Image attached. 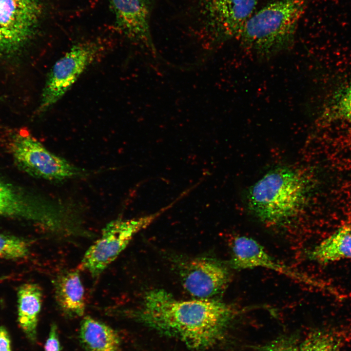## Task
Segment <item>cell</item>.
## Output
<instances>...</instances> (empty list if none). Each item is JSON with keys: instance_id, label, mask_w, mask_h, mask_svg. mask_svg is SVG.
Here are the masks:
<instances>
[{"instance_id": "3", "label": "cell", "mask_w": 351, "mask_h": 351, "mask_svg": "<svg viewBox=\"0 0 351 351\" xmlns=\"http://www.w3.org/2000/svg\"><path fill=\"white\" fill-rule=\"evenodd\" d=\"M305 178L289 168L275 169L250 188L247 195L250 210L261 220L270 224L292 217L302 205L307 194Z\"/></svg>"}, {"instance_id": "18", "label": "cell", "mask_w": 351, "mask_h": 351, "mask_svg": "<svg viewBox=\"0 0 351 351\" xmlns=\"http://www.w3.org/2000/svg\"><path fill=\"white\" fill-rule=\"evenodd\" d=\"M325 114L330 119L351 120V81L335 94Z\"/></svg>"}, {"instance_id": "16", "label": "cell", "mask_w": 351, "mask_h": 351, "mask_svg": "<svg viewBox=\"0 0 351 351\" xmlns=\"http://www.w3.org/2000/svg\"><path fill=\"white\" fill-rule=\"evenodd\" d=\"M312 260L328 263L351 259V225L342 226L309 253Z\"/></svg>"}, {"instance_id": "17", "label": "cell", "mask_w": 351, "mask_h": 351, "mask_svg": "<svg viewBox=\"0 0 351 351\" xmlns=\"http://www.w3.org/2000/svg\"><path fill=\"white\" fill-rule=\"evenodd\" d=\"M340 340L333 332L318 330L300 343L299 351H340Z\"/></svg>"}, {"instance_id": "21", "label": "cell", "mask_w": 351, "mask_h": 351, "mask_svg": "<svg viewBox=\"0 0 351 351\" xmlns=\"http://www.w3.org/2000/svg\"><path fill=\"white\" fill-rule=\"evenodd\" d=\"M44 351H61L56 324H51L49 336L44 345Z\"/></svg>"}, {"instance_id": "2", "label": "cell", "mask_w": 351, "mask_h": 351, "mask_svg": "<svg viewBox=\"0 0 351 351\" xmlns=\"http://www.w3.org/2000/svg\"><path fill=\"white\" fill-rule=\"evenodd\" d=\"M308 0H271L248 20L237 38L257 57L267 58L290 48Z\"/></svg>"}, {"instance_id": "15", "label": "cell", "mask_w": 351, "mask_h": 351, "mask_svg": "<svg viewBox=\"0 0 351 351\" xmlns=\"http://www.w3.org/2000/svg\"><path fill=\"white\" fill-rule=\"evenodd\" d=\"M79 338L86 351H117L120 343L116 331L90 316L81 321Z\"/></svg>"}, {"instance_id": "20", "label": "cell", "mask_w": 351, "mask_h": 351, "mask_svg": "<svg viewBox=\"0 0 351 351\" xmlns=\"http://www.w3.org/2000/svg\"><path fill=\"white\" fill-rule=\"evenodd\" d=\"M300 343L296 337L285 335L277 337L257 349L260 351H299Z\"/></svg>"}, {"instance_id": "19", "label": "cell", "mask_w": 351, "mask_h": 351, "mask_svg": "<svg viewBox=\"0 0 351 351\" xmlns=\"http://www.w3.org/2000/svg\"><path fill=\"white\" fill-rule=\"evenodd\" d=\"M29 252L28 242L19 237L0 234V258L17 260L27 256Z\"/></svg>"}, {"instance_id": "8", "label": "cell", "mask_w": 351, "mask_h": 351, "mask_svg": "<svg viewBox=\"0 0 351 351\" xmlns=\"http://www.w3.org/2000/svg\"><path fill=\"white\" fill-rule=\"evenodd\" d=\"M152 217L123 221L115 220L102 229L100 237L87 250L81 261V268L93 278L98 277L126 248L133 236L147 226Z\"/></svg>"}, {"instance_id": "12", "label": "cell", "mask_w": 351, "mask_h": 351, "mask_svg": "<svg viewBox=\"0 0 351 351\" xmlns=\"http://www.w3.org/2000/svg\"><path fill=\"white\" fill-rule=\"evenodd\" d=\"M232 267L237 270L262 268L289 275L294 273L277 261L254 239L246 236L235 237L232 243Z\"/></svg>"}, {"instance_id": "13", "label": "cell", "mask_w": 351, "mask_h": 351, "mask_svg": "<svg viewBox=\"0 0 351 351\" xmlns=\"http://www.w3.org/2000/svg\"><path fill=\"white\" fill-rule=\"evenodd\" d=\"M55 299L60 311L70 317L84 315V290L79 272L67 271L59 273L53 280Z\"/></svg>"}, {"instance_id": "5", "label": "cell", "mask_w": 351, "mask_h": 351, "mask_svg": "<svg viewBox=\"0 0 351 351\" xmlns=\"http://www.w3.org/2000/svg\"><path fill=\"white\" fill-rule=\"evenodd\" d=\"M103 51L100 43L84 41L74 45L58 59L46 78L37 113H45L59 101Z\"/></svg>"}, {"instance_id": "7", "label": "cell", "mask_w": 351, "mask_h": 351, "mask_svg": "<svg viewBox=\"0 0 351 351\" xmlns=\"http://www.w3.org/2000/svg\"><path fill=\"white\" fill-rule=\"evenodd\" d=\"M63 214L58 199L19 191L0 177V216L21 218L52 231Z\"/></svg>"}, {"instance_id": "6", "label": "cell", "mask_w": 351, "mask_h": 351, "mask_svg": "<svg viewBox=\"0 0 351 351\" xmlns=\"http://www.w3.org/2000/svg\"><path fill=\"white\" fill-rule=\"evenodd\" d=\"M9 147L16 164L35 177L51 181H61L86 175L85 170L51 152L27 133L19 132L14 135Z\"/></svg>"}, {"instance_id": "22", "label": "cell", "mask_w": 351, "mask_h": 351, "mask_svg": "<svg viewBox=\"0 0 351 351\" xmlns=\"http://www.w3.org/2000/svg\"><path fill=\"white\" fill-rule=\"evenodd\" d=\"M0 351H12L10 335L3 326H0Z\"/></svg>"}, {"instance_id": "1", "label": "cell", "mask_w": 351, "mask_h": 351, "mask_svg": "<svg viewBox=\"0 0 351 351\" xmlns=\"http://www.w3.org/2000/svg\"><path fill=\"white\" fill-rule=\"evenodd\" d=\"M134 313L145 325L196 350L218 341L235 314L230 305L214 298L180 300L163 289L146 292Z\"/></svg>"}, {"instance_id": "14", "label": "cell", "mask_w": 351, "mask_h": 351, "mask_svg": "<svg viewBox=\"0 0 351 351\" xmlns=\"http://www.w3.org/2000/svg\"><path fill=\"white\" fill-rule=\"evenodd\" d=\"M17 298L19 325L27 338L34 343L42 302V290L37 284L24 283L19 288Z\"/></svg>"}, {"instance_id": "9", "label": "cell", "mask_w": 351, "mask_h": 351, "mask_svg": "<svg viewBox=\"0 0 351 351\" xmlns=\"http://www.w3.org/2000/svg\"><path fill=\"white\" fill-rule=\"evenodd\" d=\"M178 270L184 289L195 298H214L225 288L229 281L228 269L212 257L187 259L180 264Z\"/></svg>"}, {"instance_id": "11", "label": "cell", "mask_w": 351, "mask_h": 351, "mask_svg": "<svg viewBox=\"0 0 351 351\" xmlns=\"http://www.w3.org/2000/svg\"><path fill=\"white\" fill-rule=\"evenodd\" d=\"M117 28L128 38L151 43L149 0H108Z\"/></svg>"}, {"instance_id": "10", "label": "cell", "mask_w": 351, "mask_h": 351, "mask_svg": "<svg viewBox=\"0 0 351 351\" xmlns=\"http://www.w3.org/2000/svg\"><path fill=\"white\" fill-rule=\"evenodd\" d=\"M258 0H205L208 25L220 39L237 38L253 15Z\"/></svg>"}, {"instance_id": "4", "label": "cell", "mask_w": 351, "mask_h": 351, "mask_svg": "<svg viewBox=\"0 0 351 351\" xmlns=\"http://www.w3.org/2000/svg\"><path fill=\"white\" fill-rule=\"evenodd\" d=\"M41 0H0V60L16 59L35 35Z\"/></svg>"}]
</instances>
